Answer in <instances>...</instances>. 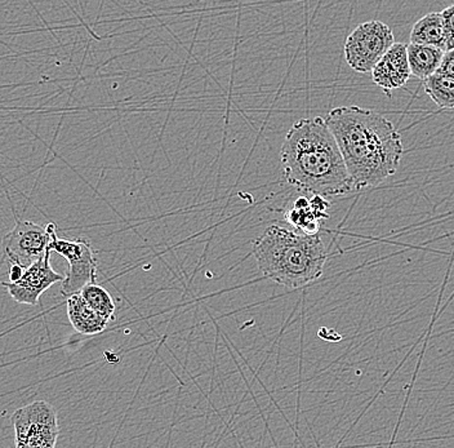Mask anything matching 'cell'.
Returning a JSON list of instances; mask_svg holds the SVG:
<instances>
[{
  "mask_svg": "<svg viewBox=\"0 0 454 448\" xmlns=\"http://www.w3.org/2000/svg\"><path fill=\"white\" fill-rule=\"evenodd\" d=\"M325 119L339 143L354 192L379 186L396 174L404 146L393 122L360 106L336 107Z\"/></svg>",
  "mask_w": 454,
  "mask_h": 448,
  "instance_id": "obj_1",
  "label": "cell"
},
{
  "mask_svg": "<svg viewBox=\"0 0 454 448\" xmlns=\"http://www.w3.org/2000/svg\"><path fill=\"white\" fill-rule=\"evenodd\" d=\"M280 160L286 180L306 194L340 197L354 192L339 143L322 116L300 119L292 126Z\"/></svg>",
  "mask_w": 454,
  "mask_h": 448,
  "instance_id": "obj_2",
  "label": "cell"
},
{
  "mask_svg": "<svg viewBox=\"0 0 454 448\" xmlns=\"http://www.w3.org/2000/svg\"><path fill=\"white\" fill-rule=\"evenodd\" d=\"M258 269L269 279L288 288L314 282L325 271L326 248L319 234L270 225L252 249Z\"/></svg>",
  "mask_w": 454,
  "mask_h": 448,
  "instance_id": "obj_3",
  "label": "cell"
},
{
  "mask_svg": "<svg viewBox=\"0 0 454 448\" xmlns=\"http://www.w3.org/2000/svg\"><path fill=\"white\" fill-rule=\"evenodd\" d=\"M395 43L393 30L379 20L363 22L346 39L343 53L348 67L356 73H372L377 62Z\"/></svg>",
  "mask_w": 454,
  "mask_h": 448,
  "instance_id": "obj_4",
  "label": "cell"
},
{
  "mask_svg": "<svg viewBox=\"0 0 454 448\" xmlns=\"http://www.w3.org/2000/svg\"><path fill=\"white\" fill-rule=\"evenodd\" d=\"M14 446L53 448L59 436V419L53 405L44 401L19 408L12 415Z\"/></svg>",
  "mask_w": 454,
  "mask_h": 448,
  "instance_id": "obj_5",
  "label": "cell"
},
{
  "mask_svg": "<svg viewBox=\"0 0 454 448\" xmlns=\"http://www.w3.org/2000/svg\"><path fill=\"white\" fill-rule=\"evenodd\" d=\"M51 249L69 263V271L62 280L61 292L69 297L79 294L90 283L96 282L98 263L92 246L85 240H59L52 232Z\"/></svg>",
  "mask_w": 454,
  "mask_h": 448,
  "instance_id": "obj_6",
  "label": "cell"
},
{
  "mask_svg": "<svg viewBox=\"0 0 454 448\" xmlns=\"http://www.w3.org/2000/svg\"><path fill=\"white\" fill-rule=\"evenodd\" d=\"M55 224H48L47 228L28 220H17L13 231L4 238V259L8 263H17L27 268L41 259L50 249Z\"/></svg>",
  "mask_w": 454,
  "mask_h": 448,
  "instance_id": "obj_7",
  "label": "cell"
},
{
  "mask_svg": "<svg viewBox=\"0 0 454 448\" xmlns=\"http://www.w3.org/2000/svg\"><path fill=\"white\" fill-rule=\"evenodd\" d=\"M52 249L35 263L25 269L24 274L17 282H4L3 286L8 289V294L19 304L38 305L39 299L48 288L65 279L64 275L57 273L51 265Z\"/></svg>",
  "mask_w": 454,
  "mask_h": 448,
  "instance_id": "obj_8",
  "label": "cell"
},
{
  "mask_svg": "<svg viewBox=\"0 0 454 448\" xmlns=\"http://www.w3.org/2000/svg\"><path fill=\"white\" fill-rule=\"evenodd\" d=\"M411 76L408 45L404 43H394L372 70V81L387 96L391 90L405 87Z\"/></svg>",
  "mask_w": 454,
  "mask_h": 448,
  "instance_id": "obj_9",
  "label": "cell"
},
{
  "mask_svg": "<svg viewBox=\"0 0 454 448\" xmlns=\"http://www.w3.org/2000/svg\"><path fill=\"white\" fill-rule=\"evenodd\" d=\"M67 317L74 330L81 334H98L106 330L110 320L96 311L79 294L67 297Z\"/></svg>",
  "mask_w": 454,
  "mask_h": 448,
  "instance_id": "obj_10",
  "label": "cell"
},
{
  "mask_svg": "<svg viewBox=\"0 0 454 448\" xmlns=\"http://www.w3.org/2000/svg\"><path fill=\"white\" fill-rule=\"evenodd\" d=\"M407 45L411 75L421 79V81H426L438 72L442 59H444V50L434 47V45L414 43Z\"/></svg>",
  "mask_w": 454,
  "mask_h": 448,
  "instance_id": "obj_11",
  "label": "cell"
},
{
  "mask_svg": "<svg viewBox=\"0 0 454 448\" xmlns=\"http://www.w3.org/2000/svg\"><path fill=\"white\" fill-rule=\"evenodd\" d=\"M411 43L434 45L447 51V34L442 12H430L419 19L411 31Z\"/></svg>",
  "mask_w": 454,
  "mask_h": 448,
  "instance_id": "obj_12",
  "label": "cell"
},
{
  "mask_svg": "<svg viewBox=\"0 0 454 448\" xmlns=\"http://www.w3.org/2000/svg\"><path fill=\"white\" fill-rule=\"evenodd\" d=\"M284 218L292 228L305 234H319L322 228V220L312 209L310 198L305 195L294 200L291 208L284 212Z\"/></svg>",
  "mask_w": 454,
  "mask_h": 448,
  "instance_id": "obj_13",
  "label": "cell"
},
{
  "mask_svg": "<svg viewBox=\"0 0 454 448\" xmlns=\"http://www.w3.org/2000/svg\"><path fill=\"white\" fill-rule=\"evenodd\" d=\"M425 92L442 110H454V78L435 73L424 81Z\"/></svg>",
  "mask_w": 454,
  "mask_h": 448,
  "instance_id": "obj_14",
  "label": "cell"
},
{
  "mask_svg": "<svg viewBox=\"0 0 454 448\" xmlns=\"http://www.w3.org/2000/svg\"><path fill=\"white\" fill-rule=\"evenodd\" d=\"M82 296L96 311L109 320L115 319L116 306L112 295L101 286L90 283L81 291Z\"/></svg>",
  "mask_w": 454,
  "mask_h": 448,
  "instance_id": "obj_15",
  "label": "cell"
},
{
  "mask_svg": "<svg viewBox=\"0 0 454 448\" xmlns=\"http://www.w3.org/2000/svg\"><path fill=\"white\" fill-rule=\"evenodd\" d=\"M445 34H447V51L454 50V4L442 10Z\"/></svg>",
  "mask_w": 454,
  "mask_h": 448,
  "instance_id": "obj_16",
  "label": "cell"
},
{
  "mask_svg": "<svg viewBox=\"0 0 454 448\" xmlns=\"http://www.w3.org/2000/svg\"><path fill=\"white\" fill-rule=\"evenodd\" d=\"M436 73L444 74V75L454 78V50L445 51L444 59H442V65H440Z\"/></svg>",
  "mask_w": 454,
  "mask_h": 448,
  "instance_id": "obj_17",
  "label": "cell"
},
{
  "mask_svg": "<svg viewBox=\"0 0 454 448\" xmlns=\"http://www.w3.org/2000/svg\"><path fill=\"white\" fill-rule=\"evenodd\" d=\"M25 269L22 268L21 265H17V263H11L10 269H8V275H10V282H17L20 278L24 274Z\"/></svg>",
  "mask_w": 454,
  "mask_h": 448,
  "instance_id": "obj_18",
  "label": "cell"
}]
</instances>
